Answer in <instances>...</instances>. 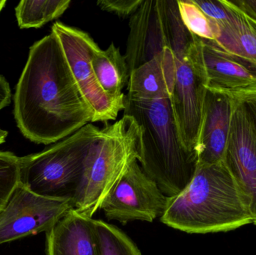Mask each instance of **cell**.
<instances>
[{"label":"cell","instance_id":"obj_1","mask_svg":"<svg viewBox=\"0 0 256 255\" xmlns=\"http://www.w3.org/2000/svg\"><path fill=\"white\" fill-rule=\"evenodd\" d=\"M18 128L36 144L50 145L93 121L54 32L30 47L14 95Z\"/></svg>","mask_w":256,"mask_h":255},{"label":"cell","instance_id":"obj_2","mask_svg":"<svg viewBox=\"0 0 256 255\" xmlns=\"http://www.w3.org/2000/svg\"><path fill=\"white\" fill-rule=\"evenodd\" d=\"M161 222L188 234L228 232L252 223L242 193L224 161L198 164L192 181L173 198Z\"/></svg>","mask_w":256,"mask_h":255},{"label":"cell","instance_id":"obj_3","mask_svg":"<svg viewBox=\"0 0 256 255\" xmlns=\"http://www.w3.org/2000/svg\"><path fill=\"white\" fill-rule=\"evenodd\" d=\"M124 115L132 117L142 130L143 172L166 197L182 193L195 175L197 154L182 142L172 97L141 98L126 94Z\"/></svg>","mask_w":256,"mask_h":255},{"label":"cell","instance_id":"obj_4","mask_svg":"<svg viewBox=\"0 0 256 255\" xmlns=\"http://www.w3.org/2000/svg\"><path fill=\"white\" fill-rule=\"evenodd\" d=\"M142 154V130L130 115L100 129L84 162L74 197L78 213L92 219L108 195Z\"/></svg>","mask_w":256,"mask_h":255},{"label":"cell","instance_id":"obj_5","mask_svg":"<svg viewBox=\"0 0 256 255\" xmlns=\"http://www.w3.org/2000/svg\"><path fill=\"white\" fill-rule=\"evenodd\" d=\"M100 130L90 123L42 152L20 157V184L38 196L73 200Z\"/></svg>","mask_w":256,"mask_h":255},{"label":"cell","instance_id":"obj_6","mask_svg":"<svg viewBox=\"0 0 256 255\" xmlns=\"http://www.w3.org/2000/svg\"><path fill=\"white\" fill-rule=\"evenodd\" d=\"M51 31L58 37L72 76L92 111V123L116 119L124 111L126 97H110L99 85L92 65L93 53L98 45L88 33L61 22H56Z\"/></svg>","mask_w":256,"mask_h":255},{"label":"cell","instance_id":"obj_7","mask_svg":"<svg viewBox=\"0 0 256 255\" xmlns=\"http://www.w3.org/2000/svg\"><path fill=\"white\" fill-rule=\"evenodd\" d=\"M74 208L72 199L44 197L20 184L0 212V245L48 232Z\"/></svg>","mask_w":256,"mask_h":255},{"label":"cell","instance_id":"obj_8","mask_svg":"<svg viewBox=\"0 0 256 255\" xmlns=\"http://www.w3.org/2000/svg\"><path fill=\"white\" fill-rule=\"evenodd\" d=\"M168 201L135 161L104 201L100 210L108 220L123 225L136 220L152 223L164 216Z\"/></svg>","mask_w":256,"mask_h":255},{"label":"cell","instance_id":"obj_9","mask_svg":"<svg viewBox=\"0 0 256 255\" xmlns=\"http://www.w3.org/2000/svg\"><path fill=\"white\" fill-rule=\"evenodd\" d=\"M126 61L130 74L158 54L171 49L167 0H143L130 17Z\"/></svg>","mask_w":256,"mask_h":255},{"label":"cell","instance_id":"obj_10","mask_svg":"<svg viewBox=\"0 0 256 255\" xmlns=\"http://www.w3.org/2000/svg\"><path fill=\"white\" fill-rule=\"evenodd\" d=\"M189 49L183 53L174 54L176 81L172 103L182 142L186 149L198 155V138L207 88L194 67Z\"/></svg>","mask_w":256,"mask_h":255},{"label":"cell","instance_id":"obj_11","mask_svg":"<svg viewBox=\"0 0 256 255\" xmlns=\"http://www.w3.org/2000/svg\"><path fill=\"white\" fill-rule=\"evenodd\" d=\"M233 100L234 112L224 162L256 226V130L242 105Z\"/></svg>","mask_w":256,"mask_h":255},{"label":"cell","instance_id":"obj_12","mask_svg":"<svg viewBox=\"0 0 256 255\" xmlns=\"http://www.w3.org/2000/svg\"><path fill=\"white\" fill-rule=\"evenodd\" d=\"M189 52L207 89L233 91L256 82V72L226 53L214 41L194 35Z\"/></svg>","mask_w":256,"mask_h":255},{"label":"cell","instance_id":"obj_13","mask_svg":"<svg viewBox=\"0 0 256 255\" xmlns=\"http://www.w3.org/2000/svg\"><path fill=\"white\" fill-rule=\"evenodd\" d=\"M233 112L234 100L230 94L207 89L197 149L198 164L224 161Z\"/></svg>","mask_w":256,"mask_h":255},{"label":"cell","instance_id":"obj_14","mask_svg":"<svg viewBox=\"0 0 256 255\" xmlns=\"http://www.w3.org/2000/svg\"><path fill=\"white\" fill-rule=\"evenodd\" d=\"M46 255H100L94 220L72 209L46 232Z\"/></svg>","mask_w":256,"mask_h":255},{"label":"cell","instance_id":"obj_15","mask_svg":"<svg viewBox=\"0 0 256 255\" xmlns=\"http://www.w3.org/2000/svg\"><path fill=\"white\" fill-rule=\"evenodd\" d=\"M176 55L170 48L130 74L128 94L141 98L172 96L176 81Z\"/></svg>","mask_w":256,"mask_h":255},{"label":"cell","instance_id":"obj_16","mask_svg":"<svg viewBox=\"0 0 256 255\" xmlns=\"http://www.w3.org/2000/svg\"><path fill=\"white\" fill-rule=\"evenodd\" d=\"M226 1L234 14L231 20L222 26L212 21L214 42L226 53L242 61L251 70H256V28L232 1Z\"/></svg>","mask_w":256,"mask_h":255},{"label":"cell","instance_id":"obj_17","mask_svg":"<svg viewBox=\"0 0 256 255\" xmlns=\"http://www.w3.org/2000/svg\"><path fill=\"white\" fill-rule=\"evenodd\" d=\"M92 65L99 85L108 95L124 98L122 90L128 86L130 72L124 55L114 43L103 50L98 48L92 58Z\"/></svg>","mask_w":256,"mask_h":255},{"label":"cell","instance_id":"obj_18","mask_svg":"<svg viewBox=\"0 0 256 255\" xmlns=\"http://www.w3.org/2000/svg\"><path fill=\"white\" fill-rule=\"evenodd\" d=\"M70 0H22L15 8L21 28H40L60 17L70 5Z\"/></svg>","mask_w":256,"mask_h":255},{"label":"cell","instance_id":"obj_19","mask_svg":"<svg viewBox=\"0 0 256 255\" xmlns=\"http://www.w3.org/2000/svg\"><path fill=\"white\" fill-rule=\"evenodd\" d=\"M100 255H142L129 237L118 228L94 220Z\"/></svg>","mask_w":256,"mask_h":255},{"label":"cell","instance_id":"obj_20","mask_svg":"<svg viewBox=\"0 0 256 255\" xmlns=\"http://www.w3.org/2000/svg\"><path fill=\"white\" fill-rule=\"evenodd\" d=\"M180 17L185 26L194 35L214 41L212 19L194 2V0H178Z\"/></svg>","mask_w":256,"mask_h":255},{"label":"cell","instance_id":"obj_21","mask_svg":"<svg viewBox=\"0 0 256 255\" xmlns=\"http://www.w3.org/2000/svg\"><path fill=\"white\" fill-rule=\"evenodd\" d=\"M20 183V157L0 151V212Z\"/></svg>","mask_w":256,"mask_h":255},{"label":"cell","instance_id":"obj_22","mask_svg":"<svg viewBox=\"0 0 256 255\" xmlns=\"http://www.w3.org/2000/svg\"><path fill=\"white\" fill-rule=\"evenodd\" d=\"M222 91L230 94L236 101L242 105L256 130V82L246 88Z\"/></svg>","mask_w":256,"mask_h":255},{"label":"cell","instance_id":"obj_23","mask_svg":"<svg viewBox=\"0 0 256 255\" xmlns=\"http://www.w3.org/2000/svg\"><path fill=\"white\" fill-rule=\"evenodd\" d=\"M143 0H102L97 1L100 9L122 18L130 17L142 3Z\"/></svg>","mask_w":256,"mask_h":255},{"label":"cell","instance_id":"obj_24","mask_svg":"<svg viewBox=\"0 0 256 255\" xmlns=\"http://www.w3.org/2000/svg\"><path fill=\"white\" fill-rule=\"evenodd\" d=\"M256 28V0L232 1Z\"/></svg>","mask_w":256,"mask_h":255},{"label":"cell","instance_id":"obj_25","mask_svg":"<svg viewBox=\"0 0 256 255\" xmlns=\"http://www.w3.org/2000/svg\"><path fill=\"white\" fill-rule=\"evenodd\" d=\"M12 101L10 85L4 76L0 74V111L8 106Z\"/></svg>","mask_w":256,"mask_h":255},{"label":"cell","instance_id":"obj_26","mask_svg":"<svg viewBox=\"0 0 256 255\" xmlns=\"http://www.w3.org/2000/svg\"><path fill=\"white\" fill-rule=\"evenodd\" d=\"M8 132L6 130H2L0 128V145L6 142V138H7Z\"/></svg>","mask_w":256,"mask_h":255},{"label":"cell","instance_id":"obj_27","mask_svg":"<svg viewBox=\"0 0 256 255\" xmlns=\"http://www.w3.org/2000/svg\"><path fill=\"white\" fill-rule=\"evenodd\" d=\"M6 2H7V1H6V0H0V13H1L3 7L6 5Z\"/></svg>","mask_w":256,"mask_h":255}]
</instances>
